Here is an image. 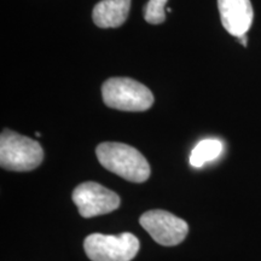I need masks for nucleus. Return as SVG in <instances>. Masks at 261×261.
I'll use <instances>...</instances> for the list:
<instances>
[{
	"label": "nucleus",
	"instance_id": "obj_1",
	"mask_svg": "<svg viewBox=\"0 0 261 261\" xmlns=\"http://www.w3.org/2000/svg\"><path fill=\"white\" fill-rule=\"evenodd\" d=\"M98 161L108 171L132 182H144L150 177V165L133 146L107 142L97 146Z\"/></svg>",
	"mask_w": 261,
	"mask_h": 261
},
{
	"label": "nucleus",
	"instance_id": "obj_2",
	"mask_svg": "<svg viewBox=\"0 0 261 261\" xmlns=\"http://www.w3.org/2000/svg\"><path fill=\"white\" fill-rule=\"evenodd\" d=\"M44 150L34 139L4 129L0 136V166L6 171L29 172L40 166Z\"/></svg>",
	"mask_w": 261,
	"mask_h": 261
},
{
	"label": "nucleus",
	"instance_id": "obj_3",
	"mask_svg": "<svg viewBox=\"0 0 261 261\" xmlns=\"http://www.w3.org/2000/svg\"><path fill=\"white\" fill-rule=\"evenodd\" d=\"M107 107L122 112H145L154 104V96L148 87L129 77H112L102 86Z\"/></svg>",
	"mask_w": 261,
	"mask_h": 261
},
{
	"label": "nucleus",
	"instance_id": "obj_4",
	"mask_svg": "<svg viewBox=\"0 0 261 261\" xmlns=\"http://www.w3.org/2000/svg\"><path fill=\"white\" fill-rule=\"evenodd\" d=\"M139 247L138 238L129 232L117 236L92 233L84 242L86 255L92 261H130L135 259Z\"/></svg>",
	"mask_w": 261,
	"mask_h": 261
},
{
	"label": "nucleus",
	"instance_id": "obj_5",
	"mask_svg": "<svg viewBox=\"0 0 261 261\" xmlns=\"http://www.w3.org/2000/svg\"><path fill=\"white\" fill-rule=\"evenodd\" d=\"M71 198L83 218L112 213L121 203L119 195L94 181H86L77 185Z\"/></svg>",
	"mask_w": 261,
	"mask_h": 261
},
{
	"label": "nucleus",
	"instance_id": "obj_6",
	"mask_svg": "<svg viewBox=\"0 0 261 261\" xmlns=\"http://www.w3.org/2000/svg\"><path fill=\"white\" fill-rule=\"evenodd\" d=\"M139 223L156 243L166 247L181 243L189 232L187 221L166 211L145 212L140 217Z\"/></svg>",
	"mask_w": 261,
	"mask_h": 261
},
{
	"label": "nucleus",
	"instance_id": "obj_7",
	"mask_svg": "<svg viewBox=\"0 0 261 261\" xmlns=\"http://www.w3.org/2000/svg\"><path fill=\"white\" fill-rule=\"evenodd\" d=\"M221 23L227 33L240 38L252 27L254 11L250 0H218Z\"/></svg>",
	"mask_w": 261,
	"mask_h": 261
},
{
	"label": "nucleus",
	"instance_id": "obj_8",
	"mask_svg": "<svg viewBox=\"0 0 261 261\" xmlns=\"http://www.w3.org/2000/svg\"><path fill=\"white\" fill-rule=\"evenodd\" d=\"M130 0H102L94 6L92 18L99 28H117L128 17Z\"/></svg>",
	"mask_w": 261,
	"mask_h": 261
},
{
	"label": "nucleus",
	"instance_id": "obj_9",
	"mask_svg": "<svg viewBox=\"0 0 261 261\" xmlns=\"http://www.w3.org/2000/svg\"><path fill=\"white\" fill-rule=\"evenodd\" d=\"M223 151V144L218 139L201 140L195 146L190 155V165L192 167L200 168L204 163L218 159Z\"/></svg>",
	"mask_w": 261,
	"mask_h": 261
},
{
	"label": "nucleus",
	"instance_id": "obj_10",
	"mask_svg": "<svg viewBox=\"0 0 261 261\" xmlns=\"http://www.w3.org/2000/svg\"><path fill=\"white\" fill-rule=\"evenodd\" d=\"M168 0H149L145 6L144 17L150 24L163 23L166 19V4Z\"/></svg>",
	"mask_w": 261,
	"mask_h": 261
},
{
	"label": "nucleus",
	"instance_id": "obj_11",
	"mask_svg": "<svg viewBox=\"0 0 261 261\" xmlns=\"http://www.w3.org/2000/svg\"><path fill=\"white\" fill-rule=\"evenodd\" d=\"M237 40L241 42V44L243 45V46H247V44H248V39H247V34L246 35H242V37H240V38H237Z\"/></svg>",
	"mask_w": 261,
	"mask_h": 261
}]
</instances>
